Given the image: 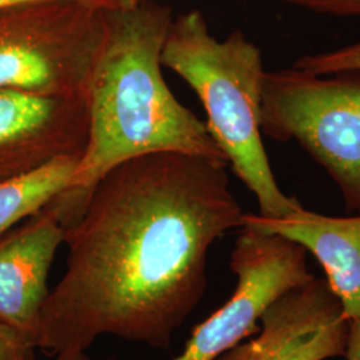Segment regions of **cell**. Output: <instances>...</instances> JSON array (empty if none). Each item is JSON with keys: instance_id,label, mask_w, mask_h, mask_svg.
I'll list each match as a JSON object with an SVG mask.
<instances>
[{"instance_id": "6da1fadb", "label": "cell", "mask_w": 360, "mask_h": 360, "mask_svg": "<svg viewBox=\"0 0 360 360\" xmlns=\"http://www.w3.org/2000/svg\"><path fill=\"white\" fill-rule=\"evenodd\" d=\"M226 167L155 153L110 169L65 229L67 267L40 312L37 348L86 351L114 335L167 349L205 295L211 245L243 226Z\"/></svg>"}, {"instance_id": "7a4b0ae2", "label": "cell", "mask_w": 360, "mask_h": 360, "mask_svg": "<svg viewBox=\"0 0 360 360\" xmlns=\"http://www.w3.org/2000/svg\"><path fill=\"white\" fill-rule=\"evenodd\" d=\"M174 18L141 0L107 8V32L87 94L89 142L65 193L47 206L63 227L77 220L104 175L129 159L181 153L227 165L206 122L184 107L162 75V51Z\"/></svg>"}, {"instance_id": "3957f363", "label": "cell", "mask_w": 360, "mask_h": 360, "mask_svg": "<svg viewBox=\"0 0 360 360\" xmlns=\"http://www.w3.org/2000/svg\"><path fill=\"white\" fill-rule=\"evenodd\" d=\"M160 60L199 96L210 134L233 174L255 195L259 215L282 219L303 208L281 190L262 141L266 70L257 44L240 31L219 40L203 13L193 10L172 20Z\"/></svg>"}, {"instance_id": "277c9868", "label": "cell", "mask_w": 360, "mask_h": 360, "mask_svg": "<svg viewBox=\"0 0 360 360\" xmlns=\"http://www.w3.org/2000/svg\"><path fill=\"white\" fill-rule=\"evenodd\" d=\"M107 8L37 0L0 10V90L87 101L107 32Z\"/></svg>"}, {"instance_id": "5b68a950", "label": "cell", "mask_w": 360, "mask_h": 360, "mask_svg": "<svg viewBox=\"0 0 360 360\" xmlns=\"http://www.w3.org/2000/svg\"><path fill=\"white\" fill-rule=\"evenodd\" d=\"M260 129L271 139L299 143L330 174L348 211L360 214V70L266 71Z\"/></svg>"}, {"instance_id": "8992f818", "label": "cell", "mask_w": 360, "mask_h": 360, "mask_svg": "<svg viewBox=\"0 0 360 360\" xmlns=\"http://www.w3.org/2000/svg\"><path fill=\"white\" fill-rule=\"evenodd\" d=\"M238 278L231 297L199 324L184 351L172 360H215L257 334L260 318L285 292L314 281L307 251L279 233L245 224L232 250Z\"/></svg>"}, {"instance_id": "52a82bcc", "label": "cell", "mask_w": 360, "mask_h": 360, "mask_svg": "<svg viewBox=\"0 0 360 360\" xmlns=\"http://www.w3.org/2000/svg\"><path fill=\"white\" fill-rule=\"evenodd\" d=\"M348 321L326 279L285 292L260 318L255 336L215 360H327L345 356Z\"/></svg>"}, {"instance_id": "ba28073f", "label": "cell", "mask_w": 360, "mask_h": 360, "mask_svg": "<svg viewBox=\"0 0 360 360\" xmlns=\"http://www.w3.org/2000/svg\"><path fill=\"white\" fill-rule=\"evenodd\" d=\"M89 132V105L82 98L0 90V180L60 158H80Z\"/></svg>"}, {"instance_id": "9c48e42d", "label": "cell", "mask_w": 360, "mask_h": 360, "mask_svg": "<svg viewBox=\"0 0 360 360\" xmlns=\"http://www.w3.org/2000/svg\"><path fill=\"white\" fill-rule=\"evenodd\" d=\"M65 227L49 208L0 236V321L35 343L41 309L50 294L47 279Z\"/></svg>"}, {"instance_id": "30bf717a", "label": "cell", "mask_w": 360, "mask_h": 360, "mask_svg": "<svg viewBox=\"0 0 360 360\" xmlns=\"http://www.w3.org/2000/svg\"><path fill=\"white\" fill-rule=\"evenodd\" d=\"M245 224L279 233L302 245L321 263L346 319H360V214L335 218L303 207L282 219L245 214Z\"/></svg>"}, {"instance_id": "8fae6325", "label": "cell", "mask_w": 360, "mask_h": 360, "mask_svg": "<svg viewBox=\"0 0 360 360\" xmlns=\"http://www.w3.org/2000/svg\"><path fill=\"white\" fill-rule=\"evenodd\" d=\"M79 159L60 158L25 175L0 180V236L65 193L74 178Z\"/></svg>"}, {"instance_id": "7c38bea8", "label": "cell", "mask_w": 360, "mask_h": 360, "mask_svg": "<svg viewBox=\"0 0 360 360\" xmlns=\"http://www.w3.org/2000/svg\"><path fill=\"white\" fill-rule=\"evenodd\" d=\"M294 67L314 75L360 70V40L334 51L302 56L296 60Z\"/></svg>"}, {"instance_id": "4fadbf2b", "label": "cell", "mask_w": 360, "mask_h": 360, "mask_svg": "<svg viewBox=\"0 0 360 360\" xmlns=\"http://www.w3.org/2000/svg\"><path fill=\"white\" fill-rule=\"evenodd\" d=\"M35 348L28 335L0 321V360H35Z\"/></svg>"}, {"instance_id": "5bb4252c", "label": "cell", "mask_w": 360, "mask_h": 360, "mask_svg": "<svg viewBox=\"0 0 360 360\" xmlns=\"http://www.w3.org/2000/svg\"><path fill=\"white\" fill-rule=\"evenodd\" d=\"M315 13L336 16H360V0H284Z\"/></svg>"}, {"instance_id": "9a60e30c", "label": "cell", "mask_w": 360, "mask_h": 360, "mask_svg": "<svg viewBox=\"0 0 360 360\" xmlns=\"http://www.w3.org/2000/svg\"><path fill=\"white\" fill-rule=\"evenodd\" d=\"M345 356L347 360H360V319L348 321L347 342Z\"/></svg>"}, {"instance_id": "2e32d148", "label": "cell", "mask_w": 360, "mask_h": 360, "mask_svg": "<svg viewBox=\"0 0 360 360\" xmlns=\"http://www.w3.org/2000/svg\"><path fill=\"white\" fill-rule=\"evenodd\" d=\"M28 1H37V0H0V10L6 7H11L15 4H22V3H28ZM80 1H89V3H95L101 4L104 7H115L111 0H80Z\"/></svg>"}, {"instance_id": "e0dca14e", "label": "cell", "mask_w": 360, "mask_h": 360, "mask_svg": "<svg viewBox=\"0 0 360 360\" xmlns=\"http://www.w3.org/2000/svg\"><path fill=\"white\" fill-rule=\"evenodd\" d=\"M58 355V360H90L84 351H65Z\"/></svg>"}, {"instance_id": "ac0fdd59", "label": "cell", "mask_w": 360, "mask_h": 360, "mask_svg": "<svg viewBox=\"0 0 360 360\" xmlns=\"http://www.w3.org/2000/svg\"><path fill=\"white\" fill-rule=\"evenodd\" d=\"M114 3L115 7H120V8H129L136 6L141 0H111Z\"/></svg>"}]
</instances>
